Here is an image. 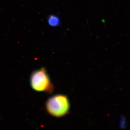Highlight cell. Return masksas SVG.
Masks as SVG:
<instances>
[{"label": "cell", "instance_id": "7a4b0ae2", "mask_svg": "<svg viewBox=\"0 0 130 130\" xmlns=\"http://www.w3.org/2000/svg\"><path fill=\"white\" fill-rule=\"evenodd\" d=\"M30 83L32 89L38 92L51 93L54 87L46 70L42 68L33 72L31 75Z\"/></svg>", "mask_w": 130, "mask_h": 130}, {"label": "cell", "instance_id": "6da1fadb", "mask_svg": "<svg viewBox=\"0 0 130 130\" xmlns=\"http://www.w3.org/2000/svg\"><path fill=\"white\" fill-rule=\"evenodd\" d=\"M70 101L67 96L61 94L51 96L46 103L47 112L56 118L66 115L70 111Z\"/></svg>", "mask_w": 130, "mask_h": 130}, {"label": "cell", "instance_id": "3957f363", "mask_svg": "<svg viewBox=\"0 0 130 130\" xmlns=\"http://www.w3.org/2000/svg\"><path fill=\"white\" fill-rule=\"evenodd\" d=\"M48 23L51 26H57L60 24V20L58 16L55 15H51L48 17L47 20Z\"/></svg>", "mask_w": 130, "mask_h": 130}, {"label": "cell", "instance_id": "277c9868", "mask_svg": "<svg viewBox=\"0 0 130 130\" xmlns=\"http://www.w3.org/2000/svg\"><path fill=\"white\" fill-rule=\"evenodd\" d=\"M127 121L125 116L121 115L119 119V126L121 129H125L127 127Z\"/></svg>", "mask_w": 130, "mask_h": 130}]
</instances>
